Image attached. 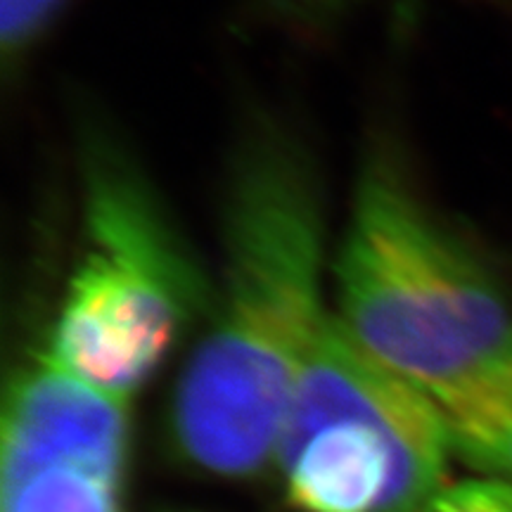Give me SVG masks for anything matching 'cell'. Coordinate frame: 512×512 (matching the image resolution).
I'll list each match as a JSON object with an SVG mask.
<instances>
[{"instance_id":"4","label":"cell","mask_w":512,"mask_h":512,"mask_svg":"<svg viewBox=\"0 0 512 512\" xmlns=\"http://www.w3.org/2000/svg\"><path fill=\"white\" fill-rule=\"evenodd\" d=\"M437 403L368 356L337 318L306 356L275 467L302 512H420L448 486Z\"/></svg>"},{"instance_id":"7","label":"cell","mask_w":512,"mask_h":512,"mask_svg":"<svg viewBox=\"0 0 512 512\" xmlns=\"http://www.w3.org/2000/svg\"><path fill=\"white\" fill-rule=\"evenodd\" d=\"M74 0H0V57L5 76L22 72Z\"/></svg>"},{"instance_id":"6","label":"cell","mask_w":512,"mask_h":512,"mask_svg":"<svg viewBox=\"0 0 512 512\" xmlns=\"http://www.w3.org/2000/svg\"><path fill=\"white\" fill-rule=\"evenodd\" d=\"M460 453L489 477L512 482V344L456 387L430 396Z\"/></svg>"},{"instance_id":"9","label":"cell","mask_w":512,"mask_h":512,"mask_svg":"<svg viewBox=\"0 0 512 512\" xmlns=\"http://www.w3.org/2000/svg\"><path fill=\"white\" fill-rule=\"evenodd\" d=\"M420 512H512V482L482 477L448 484Z\"/></svg>"},{"instance_id":"5","label":"cell","mask_w":512,"mask_h":512,"mask_svg":"<svg viewBox=\"0 0 512 512\" xmlns=\"http://www.w3.org/2000/svg\"><path fill=\"white\" fill-rule=\"evenodd\" d=\"M126 456L128 399L31 351L5 389L0 512H121Z\"/></svg>"},{"instance_id":"1","label":"cell","mask_w":512,"mask_h":512,"mask_svg":"<svg viewBox=\"0 0 512 512\" xmlns=\"http://www.w3.org/2000/svg\"><path fill=\"white\" fill-rule=\"evenodd\" d=\"M330 313L316 159L297 131L261 117L230 159L207 328L171 399L178 456L238 479L275 465L297 377Z\"/></svg>"},{"instance_id":"2","label":"cell","mask_w":512,"mask_h":512,"mask_svg":"<svg viewBox=\"0 0 512 512\" xmlns=\"http://www.w3.org/2000/svg\"><path fill=\"white\" fill-rule=\"evenodd\" d=\"M332 316L377 363L427 396L512 344V292L434 209L394 140L363 155L335 264Z\"/></svg>"},{"instance_id":"3","label":"cell","mask_w":512,"mask_h":512,"mask_svg":"<svg viewBox=\"0 0 512 512\" xmlns=\"http://www.w3.org/2000/svg\"><path fill=\"white\" fill-rule=\"evenodd\" d=\"M79 174L81 249L46 344L81 380L128 399L207 318L214 280L110 133L86 131Z\"/></svg>"},{"instance_id":"8","label":"cell","mask_w":512,"mask_h":512,"mask_svg":"<svg viewBox=\"0 0 512 512\" xmlns=\"http://www.w3.org/2000/svg\"><path fill=\"white\" fill-rule=\"evenodd\" d=\"M366 0H249L247 15L290 38H318ZM501 3V0H486Z\"/></svg>"}]
</instances>
